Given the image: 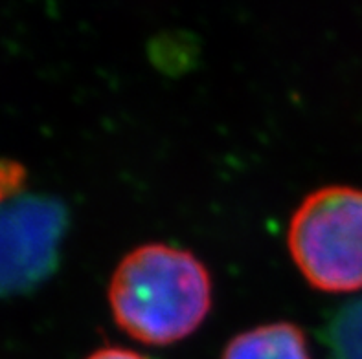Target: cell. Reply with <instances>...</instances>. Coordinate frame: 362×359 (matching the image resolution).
Returning a JSON list of instances; mask_svg holds the SVG:
<instances>
[{"label": "cell", "mask_w": 362, "mask_h": 359, "mask_svg": "<svg viewBox=\"0 0 362 359\" xmlns=\"http://www.w3.org/2000/svg\"><path fill=\"white\" fill-rule=\"evenodd\" d=\"M109 306L119 330L133 339L173 345L192 336L210 314V272L177 245H138L110 277Z\"/></svg>", "instance_id": "obj_1"}, {"label": "cell", "mask_w": 362, "mask_h": 359, "mask_svg": "<svg viewBox=\"0 0 362 359\" xmlns=\"http://www.w3.org/2000/svg\"><path fill=\"white\" fill-rule=\"evenodd\" d=\"M287 245L315 290H362V189L329 185L305 196L291 217Z\"/></svg>", "instance_id": "obj_2"}, {"label": "cell", "mask_w": 362, "mask_h": 359, "mask_svg": "<svg viewBox=\"0 0 362 359\" xmlns=\"http://www.w3.org/2000/svg\"><path fill=\"white\" fill-rule=\"evenodd\" d=\"M221 359H313L308 337L289 321L267 323L238 334Z\"/></svg>", "instance_id": "obj_3"}, {"label": "cell", "mask_w": 362, "mask_h": 359, "mask_svg": "<svg viewBox=\"0 0 362 359\" xmlns=\"http://www.w3.org/2000/svg\"><path fill=\"white\" fill-rule=\"evenodd\" d=\"M329 359H362V296L340 306L322 328Z\"/></svg>", "instance_id": "obj_4"}, {"label": "cell", "mask_w": 362, "mask_h": 359, "mask_svg": "<svg viewBox=\"0 0 362 359\" xmlns=\"http://www.w3.org/2000/svg\"><path fill=\"white\" fill-rule=\"evenodd\" d=\"M23 185V169L11 162H0V200L9 198Z\"/></svg>", "instance_id": "obj_5"}, {"label": "cell", "mask_w": 362, "mask_h": 359, "mask_svg": "<svg viewBox=\"0 0 362 359\" xmlns=\"http://www.w3.org/2000/svg\"><path fill=\"white\" fill-rule=\"evenodd\" d=\"M85 359H147L144 354L131 351V348H124V346H103L98 348L92 354H88Z\"/></svg>", "instance_id": "obj_6"}]
</instances>
